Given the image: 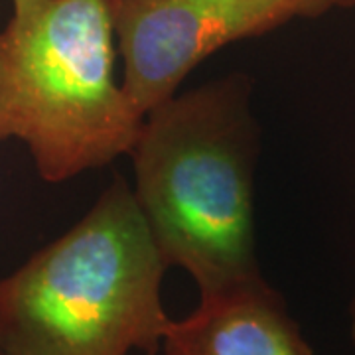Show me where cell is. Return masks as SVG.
<instances>
[{"instance_id": "1", "label": "cell", "mask_w": 355, "mask_h": 355, "mask_svg": "<svg viewBox=\"0 0 355 355\" xmlns=\"http://www.w3.org/2000/svg\"><path fill=\"white\" fill-rule=\"evenodd\" d=\"M257 127L241 76L174 95L144 116L132 196L164 263L200 294L259 275L253 172Z\"/></svg>"}, {"instance_id": "2", "label": "cell", "mask_w": 355, "mask_h": 355, "mask_svg": "<svg viewBox=\"0 0 355 355\" xmlns=\"http://www.w3.org/2000/svg\"><path fill=\"white\" fill-rule=\"evenodd\" d=\"M168 265L125 178L87 216L0 279V349L10 355H156L172 318Z\"/></svg>"}, {"instance_id": "3", "label": "cell", "mask_w": 355, "mask_h": 355, "mask_svg": "<svg viewBox=\"0 0 355 355\" xmlns=\"http://www.w3.org/2000/svg\"><path fill=\"white\" fill-rule=\"evenodd\" d=\"M111 0H12L0 28V142L60 184L130 153L144 116L114 79Z\"/></svg>"}, {"instance_id": "4", "label": "cell", "mask_w": 355, "mask_h": 355, "mask_svg": "<svg viewBox=\"0 0 355 355\" xmlns=\"http://www.w3.org/2000/svg\"><path fill=\"white\" fill-rule=\"evenodd\" d=\"M123 89L142 116L223 46L294 18L326 12L318 0H111Z\"/></svg>"}, {"instance_id": "5", "label": "cell", "mask_w": 355, "mask_h": 355, "mask_svg": "<svg viewBox=\"0 0 355 355\" xmlns=\"http://www.w3.org/2000/svg\"><path fill=\"white\" fill-rule=\"evenodd\" d=\"M166 355H314L282 296L263 275L200 294L184 320H170Z\"/></svg>"}, {"instance_id": "6", "label": "cell", "mask_w": 355, "mask_h": 355, "mask_svg": "<svg viewBox=\"0 0 355 355\" xmlns=\"http://www.w3.org/2000/svg\"><path fill=\"white\" fill-rule=\"evenodd\" d=\"M326 10L330 8H354L355 0H318Z\"/></svg>"}, {"instance_id": "7", "label": "cell", "mask_w": 355, "mask_h": 355, "mask_svg": "<svg viewBox=\"0 0 355 355\" xmlns=\"http://www.w3.org/2000/svg\"><path fill=\"white\" fill-rule=\"evenodd\" d=\"M349 316H352V340H354V345H355V298L352 306H349Z\"/></svg>"}, {"instance_id": "8", "label": "cell", "mask_w": 355, "mask_h": 355, "mask_svg": "<svg viewBox=\"0 0 355 355\" xmlns=\"http://www.w3.org/2000/svg\"><path fill=\"white\" fill-rule=\"evenodd\" d=\"M0 355H10V354H6V352H4V349H0Z\"/></svg>"}]
</instances>
